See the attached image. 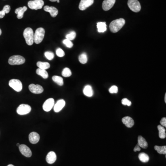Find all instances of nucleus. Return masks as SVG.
<instances>
[{
    "label": "nucleus",
    "instance_id": "obj_1",
    "mask_svg": "<svg viewBox=\"0 0 166 166\" xmlns=\"http://www.w3.org/2000/svg\"><path fill=\"white\" fill-rule=\"evenodd\" d=\"M125 24V20L124 18H121L113 20L109 25L110 31L113 33L117 32L123 27Z\"/></svg>",
    "mask_w": 166,
    "mask_h": 166
},
{
    "label": "nucleus",
    "instance_id": "obj_2",
    "mask_svg": "<svg viewBox=\"0 0 166 166\" xmlns=\"http://www.w3.org/2000/svg\"><path fill=\"white\" fill-rule=\"evenodd\" d=\"M23 36L27 44L31 46L33 44L34 32L33 30L32 29V28L30 27L26 28L24 31Z\"/></svg>",
    "mask_w": 166,
    "mask_h": 166
},
{
    "label": "nucleus",
    "instance_id": "obj_3",
    "mask_svg": "<svg viewBox=\"0 0 166 166\" xmlns=\"http://www.w3.org/2000/svg\"><path fill=\"white\" fill-rule=\"evenodd\" d=\"M45 35V30L43 28H38L35 31L34 34V42L36 44H39L41 43L44 38Z\"/></svg>",
    "mask_w": 166,
    "mask_h": 166
},
{
    "label": "nucleus",
    "instance_id": "obj_4",
    "mask_svg": "<svg viewBox=\"0 0 166 166\" xmlns=\"http://www.w3.org/2000/svg\"><path fill=\"white\" fill-rule=\"evenodd\" d=\"M26 61L24 58L19 55H15L11 56L9 60V63L11 65H21Z\"/></svg>",
    "mask_w": 166,
    "mask_h": 166
},
{
    "label": "nucleus",
    "instance_id": "obj_5",
    "mask_svg": "<svg viewBox=\"0 0 166 166\" xmlns=\"http://www.w3.org/2000/svg\"><path fill=\"white\" fill-rule=\"evenodd\" d=\"M44 5V1L43 0H34L30 1L28 3V6L30 9L33 10L40 9Z\"/></svg>",
    "mask_w": 166,
    "mask_h": 166
},
{
    "label": "nucleus",
    "instance_id": "obj_6",
    "mask_svg": "<svg viewBox=\"0 0 166 166\" xmlns=\"http://www.w3.org/2000/svg\"><path fill=\"white\" fill-rule=\"evenodd\" d=\"M127 4L129 9L134 12H138L140 11V4L138 0H128Z\"/></svg>",
    "mask_w": 166,
    "mask_h": 166
},
{
    "label": "nucleus",
    "instance_id": "obj_7",
    "mask_svg": "<svg viewBox=\"0 0 166 166\" xmlns=\"http://www.w3.org/2000/svg\"><path fill=\"white\" fill-rule=\"evenodd\" d=\"M9 86L17 92H20L22 90L23 86L20 80L12 79L9 82Z\"/></svg>",
    "mask_w": 166,
    "mask_h": 166
},
{
    "label": "nucleus",
    "instance_id": "obj_8",
    "mask_svg": "<svg viewBox=\"0 0 166 166\" xmlns=\"http://www.w3.org/2000/svg\"><path fill=\"white\" fill-rule=\"evenodd\" d=\"M32 110V107L28 104H22L18 107L17 113L18 115H26L29 114Z\"/></svg>",
    "mask_w": 166,
    "mask_h": 166
},
{
    "label": "nucleus",
    "instance_id": "obj_9",
    "mask_svg": "<svg viewBox=\"0 0 166 166\" xmlns=\"http://www.w3.org/2000/svg\"><path fill=\"white\" fill-rule=\"evenodd\" d=\"M29 89L31 92L34 94H41L43 92V88L39 84H30Z\"/></svg>",
    "mask_w": 166,
    "mask_h": 166
},
{
    "label": "nucleus",
    "instance_id": "obj_10",
    "mask_svg": "<svg viewBox=\"0 0 166 166\" xmlns=\"http://www.w3.org/2000/svg\"><path fill=\"white\" fill-rule=\"evenodd\" d=\"M19 150L21 153L27 157H30L32 155L31 150L25 144H20L19 146Z\"/></svg>",
    "mask_w": 166,
    "mask_h": 166
},
{
    "label": "nucleus",
    "instance_id": "obj_11",
    "mask_svg": "<svg viewBox=\"0 0 166 166\" xmlns=\"http://www.w3.org/2000/svg\"><path fill=\"white\" fill-rule=\"evenodd\" d=\"M55 100L52 98H50L45 101L43 105V109L46 112H49L54 107Z\"/></svg>",
    "mask_w": 166,
    "mask_h": 166
},
{
    "label": "nucleus",
    "instance_id": "obj_12",
    "mask_svg": "<svg viewBox=\"0 0 166 166\" xmlns=\"http://www.w3.org/2000/svg\"><path fill=\"white\" fill-rule=\"evenodd\" d=\"M93 3L94 0H81L78 7L80 10L84 11L92 5Z\"/></svg>",
    "mask_w": 166,
    "mask_h": 166
},
{
    "label": "nucleus",
    "instance_id": "obj_13",
    "mask_svg": "<svg viewBox=\"0 0 166 166\" xmlns=\"http://www.w3.org/2000/svg\"><path fill=\"white\" fill-rule=\"evenodd\" d=\"M116 0H104L103 1L102 7L104 11H108L114 6Z\"/></svg>",
    "mask_w": 166,
    "mask_h": 166
},
{
    "label": "nucleus",
    "instance_id": "obj_14",
    "mask_svg": "<svg viewBox=\"0 0 166 166\" xmlns=\"http://www.w3.org/2000/svg\"><path fill=\"white\" fill-rule=\"evenodd\" d=\"M29 139L30 143L32 144H36L39 142L40 136L36 132H32L29 135Z\"/></svg>",
    "mask_w": 166,
    "mask_h": 166
},
{
    "label": "nucleus",
    "instance_id": "obj_15",
    "mask_svg": "<svg viewBox=\"0 0 166 166\" xmlns=\"http://www.w3.org/2000/svg\"><path fill=\"white\" fill-rule=\"evenodd\" d=\"M66 104V102L63 99H61L56 102L54 105V110L55 112L58 113L62 110Z\"/></svg>",
    "mask_w": 166,
    "mask_h": 166
},
{
    "label": "nucleus",
    "instance_id": "obj_16",
    "mask_svg": "<svg viewBox=\"0 0 166 166\" xmlns=\"http://www.w3.org/2000/svg\"><path fill=\"white\" fill-rule=\"evenodd\" d=\"M44 10L46 12L50 13V15L52 17H55L58 14V10L57 9L54 7H49V6H45L44 7Z\"/></svg>",
    "mask_w": 166,
    "mask_h": 166
},
{
    "label": "nucleus",
    "instance_id": "obj_17",
    "mask_svg": "<svg viewBox=\"0 0 166 166\" xmlns=\"http://www.w3.org/2000/svg\"><path fill=\"white\" fill-rule=\"evenodd\" d=\"M56 159H57V156L55 153L54 152H50L48 153L46 157L47 162L50 164L54 163L56 161Z\"/></svg>",
    "mask_w": 166,
    "mask_h": 166
},
{
    "label": "nucleus",
    "instance_id": "obj_18",
    "mask_svg": "<svg viewBox=\"0 0 166 166\" xmlns=\"http://www.w3.org/2000/svg\"><path fill=\"white\" fill-rule=\"evenodd\" d=\"M122 121L124 124L126 125V127L128 128H131L134 125V121L133 119L129 116H126L123 118L122 119Z\"/></svg>",
    "mask_w": 166,
    "mask_h": 166
},
{
    "label": "nucleus",
    "instance_id": "obj_19",
    "mask_svg": "<svg viewBox=\"0 0 166 166\" xmlns=\"http://www.w3.org/2000/svg\"><path fill=\"white\" fill-rule=\"evenodd\" d=\"M27 8L26 7L24 6L23 7H18L15 10V13L17 14V17L18 19H21L23 18L24 13L27 11Z\"/></svg>",
    "mask_w": 166,
    "mask_h": 166
},
{
    "label": "nucleus",
    "instance_id": "obj_20",
    "mask_svg": "<svg viewBox=\"0 0 166 166\" xmlns=\"http://www.w3.org/2000/svg\"><path fill=\"white\" fill-rule=\"evenodd\" d=\"M83 93L87 97H92L93 95V90L92 87L90 85L86 86L83 90Z\"/></svg>",
    "mask_w": 166,
    "mask_h": 166
},
{
    "label": "nucleus",
    "instance_id": "obj_21",
    "mask_svg": "<svg viewBox=\"0 0 166 166\" xmlns=\"http://www.w3.org/2000/svg\"><path fill=\"white\" fill-rule=\"evenodd\" d=\"M138 144L140 148L143 149H146L148 147V143L145 140V138H144L141 136H139L138 137Z\"/></svg>",
    "mask_w": 166,
    "mask_h": 166
},
{
    "label": "nucleus",
    "instance_id": "obj_22",
    "mask_svg": "<svg viewBox=\"0 0 166 166\" xmlns=\"http://www.w3.org/2000/svg\"><path fill=\"white\" fill-rule=\"evenodd\" d=\"M98 32L100 33L104 32L107 30L106 24L105 22H98L97 23Z\"/></svg>",
    "mask_w": 166,
    "mask_h": 166
},
{
    "label": "nucleus",
    "instance_id": "obj_23",
    "mask_svg": "<svg viewBox=\"0 0 166 166\" xmlns=\"http://www.w3.org/2000/svg\"><path fill=\"white\" fill-rule=\"evenodd\" d=\"M157 128L159 131V138L161 139H164L166 138V129L164 127L161 125H158Z\"/></svg>",
    "mask_w": 166,
    "mask_h": 166
},
{
    "label": "nucleus",
    "instance_id": "obj_24",
    "mask_svg": "<svg viewBox=\"0 0 166 166\" xmlns=\"http://www.w3.org/2000/svg\"><path fill=\"white\" fill-rule=\"evenodd\" d=\"M37 65L38 68L46 70L50 68V64L47 62H41L38 61L37 62Z\"/></svg>",
    "mask_w": 166,
    "mask_h": 166
},
{
    "label": "nucleus",
    "instance_id": "obj_25",
    "mask_svg": "<svg viewBox=\"0 0 166 166\" xmlns=\"http://www.w3.org/2000/svg\"><path fill=\"white\" fill-rule=\"evenodd\" d=\"M36 73H37V74L41 76L44 79H46L49 77L48 72H47L46 70L38 68L36 70Z\"/></svg>",
    "mask_w": 166,
    "mask_h": 166
},
{
    "label": "nucleus",
    "instance_id": "obj_26",
    "mask_svg": "<svg viewBox=\"0 0 166 166\" xmlns=\"http://www.w3.org/2000/svg\"><path fill=\"white\" fill-rule=\"evenodd\" d=\"M138 158L141 161L146 163L149 161L150 160L149 155L145 153H141L138 155Z\"/></svg>",
    "mask_w": 166,
    "mask_h": 166
},
{
    "label": "nucleus",
    "instance_id": "obj_27",
    "mask_svg": "<svg viewBox=\"0 0 166 166\" xmlns=\"http://www.w3.org/2000/svg\"><path fill=\"white\" fill-rule=\"evenodd\" d=\"M53 80L59 86H62L64 84L63 80L61 77L58 76H54L52 77Z\"/></svg>",
    "mask_w": 166,
    "mask_h": 166
},
{
    "label": "nucleus",
    "instance_id": "obj_28",
    "mask_svg": "<svg viewBox=\"0 0 166 166\" xmlns=\"http://www.w3.org/2000/svg\"><path fill=\"white\" fill-rule=\"evenodd\" d=\"M155 150H156L157 152L160 154H166V146H155Z\"/></svg>",
    "mask_w": 166,
    "mask_h": 166
},
{
    "label": "nucleus",
    "instance_id": "obj_29",
    "mask_svg": "<svg viewBox=\"0 0 166 166\" xmlns=\"http://www.w3.org/2000/svg\"><path fill=\"white\" fill-rule=\"evenodd\" d=\"M78 60L81 63L83 64L86 63L88 61V58L86 53H84L81 54L78 57Z\"/></svg>",
    "mask_w": 166,
    "mask_h": 166
},
{
    "label": "nucleus",
    "instance_id": "obj_30",
    "mask_svg": "<svg viewBox=\"0 0 166 166\" xmlns=\"http://www.w3.org/2000/svg\"><path fill=\"white\" fill-rule=\"evenodd\" d=\"M62 75L64 77H69L72 75V72L69 68L66 67L63 70Z\"/></svg>",
    "mask_w": 166,
    "mask_h": 166
},
{
    "label": "nucleus",
    "instance_id": "obj_31",
    "mask_svg": "<svg viewBox=\"0 0 166 166\" xmlns=\"http://www.w3.org/2000/svg\"><path fill=\"white\" fill-rule=\"evenodd\" d=\"M76 36V32L74 31H72L69 34L66 36V39L69 40H73L75 38Z\"/></svg>",
    "mask_w": 166,
    "mask_h": 166
},
{
    "label": "nucleus",
    "instance_id": "obj_32",
    "mask_svg": "<svg viewBox=\"0 0 166 166\" xmlns=\"http://www.w3.org/2000/svg\"><path fill=\"white\" fill-rule=\"evenodd\" d=\"M63 43L67 48H72V46H73V43L71 42V41L68 40V39H66L64 40L63 41Z\"/></svg>",
    "mask_w": 166,
    "mask_h": 166
},
{
    "label": "nucleus",
    "instance_id": "obj_33",
    "mask_svg": "<svg viewBox=\"0 0 166 166\" xmlns=\"http://www.w3.org/2000/svg\"><path fill=\"white\" fill-rule=\"evenodd\" d=\"M45 57L49 60H52L54 58V54L50 51H47L44 53Z\"/></svg>",
    "mask_w": 166,
    "mask_h": 166
},
{
    "label": "nucleus",
    "instance_id": "obj_34",
    "mask_svg": "<svg viewBox=\"0 0 166 166\" xmlns=\"http://www.w3.org/2000/svg\"><path fill=\"white\" fill-rule=\"evenodd\" d=\"M56 54L57 55L60 57H62L65 55V52L61 48H58L56 49Z\"/></svg>",
    "mask_w": 166,
    "mask_h": 166
},
{
    "label": "nucleus",
    "instance_id": "obj_35",
    "mask_svg": "<svg viewBox=\"0 0 166 166\" xmlns=\"http://www.w3.org/2000/svg\"><path fill=\"white\" fill-rule=\"evenodd\" d=\"M117 86H113L110 87V89H109V92L111 94H113V93H117L118 92Z\"/></svg>",
    "mask_w": 166,
    "mask_h": 166
},
{
    "label": "nucleus",
    "instance_id": "obj_36",
    "mask_svg": "<svg viewBox=\"0 0 166 166\" xmlns=\"http://www.w3.org/2000/svg\"><path fill=\"white\" fill-rule=\"evenodd\" d=\"M121 103L123 105H127L128 106H130L132 105L131 101L129 100L127 98H123L122 100Z\"/></svg>",
    "mask_w": 166,
    "mask_h": 166
},
{
    "label": "nucleus",
    "instance_id": "obj_37",
    "mask_svg": "<svg viewBox=\"0 0 166 166\" xmlns=\"http://www.w3.org/2000/svg\"><path fill=\"white\" fill-rule=\"evenodd\" d=\"M10 10H11V7L9 5H5V6L4 7L3 9V10L4 11L5 14H9Z\"/></svg>",
    "mask_w": 166,
    "mask_h": 166
},
{
    "label": "nucleus",
    "instance_id": "obj_38",
    "mask_svg": "<svg viewBox=\"0 0 166 166\" xmlns=\"http://www.w3.org/2000/svg\"><path fill=\"white\" fill-rule=\"evenodd\" d=\"M160 123L161 124V126L163 127H166V118L165 117L163 118L160 121Z\"/></svg>",
    "mask_w": 166,
    "mask_h": 166
},
{
    "label": "nucleus",
    "instance_id": "obj_39",
    "mask_svg": "<svg viewBox=\"0 0 166 166\" xmlns=\"http://www.w3.org/2000/svg\"><path fill=\"white\" fill-rule=\"evenodd\" d=\"M141 150V148L139 146V145L138 144H137L135 147V148H134V152H139L140 150Z\"/></svg>",
    "mask_w": 166,
    "mask_h": 166
},
{
    "label": "nucleus",
    "instance_id": "obj_40",
    "mask_svg": "<svg viewBox=\"0 0 166 166\" xmlns=\"http://www.w3.org/2000/svg\"><path fill=\"white\" fill-rule=\"evenodd\" d=\"M5 13L3 10H1L0 11V18H2L5 16Z\"/></svg>",
    "mask_w": 166,
    "mask_h": 166
},
{
    "label": "nucleus",
    "instance_id": "obj_41",
    "mask_svg": "<svg viewBox=\"0 0 166 166\" xmlns=\"http://www.w3.org/2000/svg\"><path fill=\"white\" fill-rule=\"evenodd\" d=\"M49 1H52V2H55V1H57L58 3H60V1H59V0H49Z\"/></svg>",
    "mask_w": 166,
    "mask_h": 166
},
{
    "label": "nucleus",
    "instance_id": "obj_42",
    "mask_svg": "<svg viewBox=\"0 0 166 166\" xmlns=\"http://www.w3.org/2000/svg\"><path fill=\"white\" fill-rule=\"evenodd\" d=\"M164 100H165V103H166V94H165V98H164Z\"/></svg>",
    "mask_w": 166,
    "mask_h": 166
},
{
    "label": "nucleus",
    "instance_id": "obj_43",
    "mask_svg": "<svg viewBox=\"0 0 166 166\" xmlns=\"http://www.w3.org/2000/svg\"><path fill=\"white\" fill-rule=\"evenodd\" d=\"M1 33H2V32H1V29H0V36L1 35Z\"/></svg>",
    "mask_w": 166,
    "mask_h": 166
},
{
    "label": "nucleus",
    "instance_id": "obj_44",
    "mask_svg": "<svg viewBox=\"0 0 166 166\" xmlns=\"http://www.w3.org/2000/svg\"><path fill=\"white\" fill-rule=\"evenodd\" d=\"M7 166H14V165H12V164H9V165H7Z\"/></svg>",
    "mask_w": 166,
    "mask_h": 166
},
{
    "label": "nucleus",
    "instance_id": "obj_45",
    "mask_svg": "<svg viewBox=\"0 0 166 166\" xmlns=\"http://www.w3.org/2000/svg\"><path fill=\"white\" fill-rule=\"evenodd\" d=\"M17 145L18 146H19L20 145V144H19V143H18L17 144Z\"/></svg>",
    "mask_w": 166,
    "mask_h": 166
}]
</instances>
